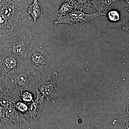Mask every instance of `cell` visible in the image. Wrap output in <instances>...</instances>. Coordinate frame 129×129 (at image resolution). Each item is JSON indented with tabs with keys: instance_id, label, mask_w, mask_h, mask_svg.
<instances>
[{
	"instance_id": "1",
	"label": "cell",
	"mask_w": 129,
	"mask_h": 129,
	"mask_svg": "<svg viewBox=\"0 0 129 129\" xmlns=\"http://www.w3.org/2000/svg\"><path fill=\"white\" fill-rule=\"evenodd\" d=\"M30 0H0V44L8 37L30 29Z\"/></svg>"
},
{
	"instance_id": "2",
	"label": "cell",
	"mask_w": 129,
	"mask_h": 129,
	"mask_svg": "<svg viewBox=\"0 0 129 129\" xmlns=\"http://www.w3.org/2000/svg\"><path fill=\"white\" fill-rule=\"evenodd\" d=\"M30 29L12 35L0 44L2 51L24 60L34 46Z\"/></svg>"
},
{
	"instance_id": "3",
	"label": "cell",
	"mask_w": 129,
	"mask_h": 129,
	"mask_svg": "<svg viewBox=\"0 0 129 129\" xmlns=\"http://www.w3.org/2000/svg\"><path fill=\"white\" fill-rule=\"evenodd\" d=\"M33 83L36 90L47 100L54 103L61 92V88L57 73L56 72H44L33 76Z\"/></svg>"
},
{
	"instance_id": "4",
	"label": "cell",
	"mask_w": 129,
	"mask_h": 129,
	"mask_svg": "<svg viewBox=\"0 0 129 129\" xmlns=\"http://www.w3.org/2000/svg\"><path fill=\"white\" fill-rule=\"evenodd\" d=\"M51 63L49 54L40 46H34L23 61L24 66L32 77L48 71Z\"/></svg>"
},
{
	"instance_id": "5",
	"label": "cell",
	"mask_w": 129,
	"mask_h": 129,
	"mask_svg": "<svg viewBox=\"0 0 129 129\" xmlns=\"http://www.w3.org/2000/svg\"><path fill=\"white\" fill-rule=\"evenodd\" d=\"M33 79L30 72L22 66L17 69L2 75L1 86L19 93L27 90L28 84Z\"/></svg>"
},
{
	"instance_id": "6",
	"label": "cell",
	"mask_w": 129,
	"mask_h": 129,
	"mask_svg": "<svg viewBox=\"0 0 129 129\" xmlns=\"http://www.w3.org/2000/svg\"><path fill=\"white\" fill-rule=\"evenodd\" d=\"M106 13L98 11L94 13H86L81 11L75 10L68 14L58 16V18L53 22L54 25L66 24L78 27L92 21L98 17L106 15Z\"/></svg>"
},
{
	"instance_id": "7",
	"label": "cell",
	"mask_w": 129,
	"mask_h": 129,
	"mask_svg": "<svg viewBox=\"0 0 129 129\" xmlns=\"http://www.w3.org/2000/svg\"><path fill=\"white\" fill-rule=\"evenodd\" d=\"M24 114L18 111L14 106L9 107L5 111L1 125L13 127L27 125L29 123L26 120Z\"/></svg>"
},
{
	"instance_id": "8",
	"label": "cell",
	"mask_w": 129,
	"mask_h": 129,
	"mask_svg": "<svg viewBox=\"0 0 129 129\" xmlns=\"http://www.w3.org/2000/svg\"><path fill=\"white\" fill-rule=\"evenodd\" d=\"M23 60L12 53L2 51L0 55V72L7 73L23 66Z\"/></svg>"
},
{
	"instance_id": "9",
	"label": "cell",
	"mask_w": 129,
	"mask_h": 129,
	"mask_svg": "<svg viewBox=\"0 0 129 129\" xmlns=\"http://www.w3.org/2000/svg\"><path fill=\"white\" fill-rule=\"evenodd\" d=\"M37 96L28 108L24 115L26 120L29 123L34 124L40 117L42 109L44 106L45 97L36 89Z\"/></svg>"
},
{
	"instance_id": "10",
	"label": "cell",
	"mask_w": 129,
	"mask_h": 129,
	"mask_svg": "<svg viewBox=\"0 0 129 129\" xmlns=\"http://www.w3.org/2000/svg\"><path fill=\"white\" fill-rule=\"evenodd\" d=\"M20 94L0 86V105L5 108L14 106L16 102L22 101Z\"/></svg>"
},
{
	"instance_id": "11",
	"label": "cell",
	"mask_w": 129,
	"mask_h": 129,
	"mask_svg": "<svg viewBox=\"0 0 129 129\" xmlns=\"http://www.w3.org/2000/svg\"><path fill=\"white\" fill-rule=\"evenodd\" d=\"M28 14H30L36 23L37 20L39 18L43 17V12L41 5L38 0H34L32 5H29L28 8Z\"/></svg>"
},
{
	"instance_id": "12",
	"label": "cell",
	"mask_w": 129,
	"mask_h": 129,
	"mask_svg": "<svg viewBox=\"0 0 129 129\" xmlns=\"http://www.w3.org/2000/svg\"><path fill=\"white\" fill-rule=\"evenodd\" d=\"M115 2V0H91V6L92 10L95 9L101 12L112 7Z\"/></svg>"
},
{
	"instance_id": "13",
	"label": "cell",
	"mask_w": 129,
	"mask_h": 129,
	"mask_svg": "<svg viewBox=\"0 0 129 129\" xmlns=\"http://www.w3.org/2000/svg\"><path fill=\"white\" fill-rule=\"evenodd\" d=\"M75 10H76V8L72 0H66L60 5L57 12L58 16H63L68 14Z\"/></svg>"
},
{
	"instance_id": "14",
	"label": "cell",
	"mask_w": 129,
	"mask_h": 129,
	"mask_svg": "<svg viewBox=\"0 0 129 129\" xmlns=\"http://www.w3.org/2000/svg\"><path fill=\"white\" fill-rule=\"evenodd\" d=\"M76 10L82 11L84 9H88L90 12L92 10L91 6V0H72Z\"/></svg>"
},
{
	"instance_id": "15",
	"label": "cell",
	"mask_w": 129,
	"mask_h": 129,
	"mask_svg": "<svg viewBox=\"0 0 129 129\" xmlns=\"http://www.w3.org/2000/svg\"><path fill=\"white\" fill-rule=\"evenodd\" d=\"M21 100L25 102H32L34 101V96L31 92L27 90L21 92L20 95Z\"/></svg>"
},
{
	"instance_id": "16",
	"label": "cell",
	"mask_w": 129,
	"mask_h": 129,
	"mask_svg": "<svg viewBox=\"0 0 129 129\" xmlns=\"http://www.w3.org/2000/svg\"><path fill=\"white\" fill-rule=\"evenodd\" d=\"M107 18L111 22H118L120 19V13L116 11H111L108 14Z\"/></svg>"
},
{
	"instance_id": "17",
	"label": "cell",
	"mask_w": 129,
	"mask_h": 129,
	"mask_svg": "<svg viewBox=\"0 0 129 129\" xmlns=\"http://www.w3.org/2000/svg\"><path fill=\"white\" fill-rule=\"evenodd\" d=\"M14 107L18 111L23 114L25 113L28 108L25 102L22 101H19L16 102Z\"/></svg>"
},
{
	"instance_id": "18",
	"label": "cell",
	"mask_w": 129,
	"mask_h": 129,
	"mask_svg": "<svg viewBox=\"0 0 129 129\" xmlns=\"http://www.w3.org/2000/svg\"><path fill=\"white\" fill-rule=\"evenodd\" d=\"M2 81V74L0 72V85H1V84Z\"/></svg>"
},
{
	"instance_id": "19",
	"label": "cell",
	"mask_w": 129,
	"mask_h": 129,
	"mask_svg": "<svg viewBox=\"0 0 129 129\" xmlns=\"http://www.w3.org/2000/svg\"><path fill=\"white\" fill-rule=\"evenodd\" d=\"M2 52V48L1 46L0 45V55L1 53Z\"/></svg>"
},
{
	"instance_id": "20",
	"label": "cell",
	"mask_w": 129,
	"mask_h": 129,
	"mask_svg": "<svg viewBox=\"0 0 129 129\" xmlns=\"http://www.w3.org/2000/svg\"><path fill=\"white\" fill-rule=\"evenodd\" d=\"M122 1V0H115V1ZM124 1H126L127 2V3H128V4H129V0H124Z\"/></svg>"
}]
</instances>
